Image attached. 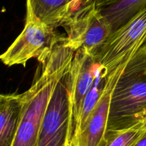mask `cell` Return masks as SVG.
Masks as SVG:
<instances>
[{"mask_svg":"<svg viewBox=\"0 0 146 146\" xmlns=\"http://www.w3.org/2000/svg\"><path fill=\"white\" fill-rule=\"evenodd\" d=\"M64 40L54 29L31 19H26L24 29L12 44L0 54L1 62L8 67L20 64L36 58L38 62L45 58L57 43Z\"/></svg>","mask_w":146,"mask_h":146,"instance_id":"5","label":"cell"},{"mask_svg":"<svg viewBox=\"0 0 146 146\" xmlns=\"http://www.w3.org/2000/svg\"><path fill=\"white\" fill-rule=\"evenodd\" d=\"M64 27L67 33L64 39L66 47L75 52L83 50L94 57L113 32L111 25L94 2L76 10Z\"/></svg>","mask_w":146,"mask_h":146,"instance_id":"4","label":"cell"},{"mask_svg":"<svg viewBox=\"0 0 146 146\" xmlns=\"http://www.w3.org/2000/svg\"><path fill=\"white\" fill-rule=\"evenodd\" d=\"M99 68V64L94 56L83 50L76 52L69 68L71 79L69 142L78 121L83 103L95 82Z\"/></svg>","mask_w":146,"mask_h":146,"instance_id":"8","label":"cell"},{"mask_svg":"<svg viewBox=\"0 0 146 146\" xmlns=\"http://www.w3.org/2000/svg\"><path fill=\"white\" fill-rule=\"evenodd\" d=\"M146 43V5L128 22L112 32L95 56L108 74L128 64Z\"/></svg>","mask_w":146,"mask_h":146,"instance_id":"3","label":"cell"},{"mask_svg":"<svg viewBox=\"0 0 146 146\" xmlns=\"http://www.w3.org/2000/svg\"><path fill=\"white\" fill-rule=\"evenodd\" d=\"M26 19L36 20L52 29L63 26L76 10L86 5L83 0H26Z\"/></svg>","mask_w":146,"mask_h":146,"instance_id":"9","label":"cell"},{"mask_svg":"<svg viewBox=\"0 0 146 146\" xmlns=\"http://www.w3.org/2000/svg\"><path fill=\"white\" fill-rule=\"evenodd\" d=\"M114 1H115V0H93V1L95 3L96 6L98 9H101L106 7V6H108V4H111Z\"/></svg>","mask_w":146,"mask_h":146,"instance_id":"14","label":"cell"},{"mask_svg":"<svg viewBox=\"0 0 146 146\" xmlns=\"http://www.w3.org/2000/svg\"><path fill=\"white\" fill-rule=\"evenodd\" d=\"M146 132V120L128 128L108 130L103 146H133Z\"/></svg>","mask_w":146,"mask_h":146,"instance_id":"13","label":"cell"},{"mask_svg":"<svg viewBox=\"0 0 146 146\" xmlns=\"http://www.w3.org/2000/svg\"><path fill=\"white\" fill-rule=\"evenodd\" d=\"M107 77H108V73L105 71L104 68L100 66L99 71H98V75L96 78L95 82L83 103L81 113H80L78 121H77L76 127L74 128L71 139L77 132H78L82 128L84 124L86 123L88 117L92 114L98 103L99 102L104 92L106 86Z\"/></svg>","mask_w":146,"mask_h":146,"instance_id":"12","label":"cell"},{"mask_svg":"<svg viewBox=\"0 0 146 146\" xmlns=\"http://www.w3.org/2000/svg\"><path fill=\"white\" fill-rule=\"evenodd\" d=\"M22 106V94H0V146H12Z\"/></svg>","mask_w":146,"mask_h":146,"instance_id":"10","label":"cell"},{"mask_svg":"<svg viewBox=\"0 0 146 146\" xmlns=\"http://www.w3.org/2000/svg\"><path fill=\"white\" fill-rule=\"evenodd\" d=\"M69 68L58 82L50 98L40 129L37 146L68 145L71 124Z\"/></svg>","mask_w":146,"mask_h":146,"instance_id":"6","label":"cell"},{"mask_svg":"<svg viewBox=\"0 0 146 146\" xmlns=\"http://www.w3.org/2000/svg\"><path fill=\"white\" fill-rule=\"evenodd\" d=\"M145 47H146V43H145Z\"/></svg>","mask_w":146,"mask_h":146,"instance_id":"16","label":"cell"},{"mask_svg":"<svg viewBox=\"0 0 146 146\" xmlns=\"http://www.w3.org/2000/svg\"><path fill=\"white\" fill-rule=\"evenodd\" d=\"M126 65L123 64L108 74L106 86L99 102L82 128L74 135L68 146H103L108 133L111 94Z\"/></svg>","mask_w":146,"mask_h":146,"instance_id":"7","label":"cell"},{"mask_svg":"<svg viewBox=\"0 0 146 146\" xmlns=\"http://www.w3.org/2000/svg\"><path fill=\"white\" fill-rule=\"evenodd\" d=\"M145 5L146 0H115L98 10L110 23L113 32L128 22Z\"/></svg>","mask_w":146,"mask_h":146,"instance_id":"11","label":"cell"},{"mask_svg":"<svg viewBox=\"0 0 146 146\" xmlns=\"http://www.w3.org/2000/svg\"><path fill=\"white\" fill-rule=\"evenodd\" d=\"M75 52L57 43L51 52L39 62L31 87L22 93L21 120L12 146H37L40 129L52 93L69 68Z\"/></svg>","mask_w":146,"mask_h":146,"instance_id":"1","label":"cell"},{"mask_svg":"<svg viewBox=\"0 0 146 146\" xmlns=\"http://www.w3.org/2000/svg\"><path fill=\"white\" fill-rule=\"evenodd\" d=\"M145 120H146V119H145Z\"/></svg>","mask_w":146,"mask_h":146,"instance_id":"17","label":"cell"},{"mask_svg":"<svg viewBox=\"0 0 146 146\" xmlns=\"http://www.w3.org/2000/svg\"><path fill=\"white\" fill-rule=\"evenodd\" d=\"M146 119V47L121 73L111 94L108 130L128 128Z\"/></svg>","mask_w":146,"mask_h":146,"instance_id":"2","label":"cell"},{"mask_svg":"<svg viewBox=\"0 0 146 146\" xmlns=\"http://www.w3.org/2000/svg\"><path fill=\"white\" fill-rule=\"evenodd\" d=\"M133 146H146V132L135 142Z\"/></svg>","mask_w":146,"mask_h":146,"instance_id":"15","label":"cell"}]
</instances>
